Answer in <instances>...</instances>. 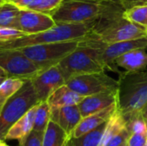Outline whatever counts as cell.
Listing matches in <instances>:
<instances>
[{
    "instance_id": "30",
    "label": "cell",
    "mask_w": 147,
    "mask_h": 146,
    "mask_svg": "<svg viewBox=\"0 0 147 146\" xmlns=\"http://www.w3.org/2000/svg\"><path fill=\"white\" fill-rule=\"evenodd\" d=\"M131 135V133L126 127L124 130H122L120 133H118L116 136H115L106 146H123L127 145V142Z\"/></svg>"
},
{
    "instance_id": "16",
    "label": "cell",
    "mask_w": 147,
    "mask_h": 146,
    "mask_svg": "<svg viewBox=\"0 0 147 146\" xmlns=\"http://www.w3.org/2000/svg\"><path fill=\"white\" fill-rule=\"evenodd\" d=\"M37 105L32 108L29 111H28L20 120H18L9 129L8 133L4 137L3 141L17 140L18 142H21L34 131V118H35Z\"/></svg>"
},
{
    "instance_id": "13",
    "label": "cell",
    "mask_w": 147,
    "mask_h": 146,
    "mask_svg": "<svg viewBox=\"0 0 147 146\" xmlns=\"http://www.w3.org/2000/svg\"><path fill=\"white\" fill-rule=\"evenodd\" d=\"M117 90H110L84 97L78 105L82 118H85L117 103Z\"/></svg>"
},
{
    "instance_id": "43",
    "label": "cell",
    "mask_w": 147,
    "mask_h": 146,
    "mask_svg": "<svg viewBox=\"0 0 147 146\" xmlns=\"http://www.w3.org/2000/svg\"><path fill=\"white\" fill-rule=\"evenodd\" d=\"M146 139H147V133H146Z\"/></svg>"
},
{
    "instance_id": "31",
    "label": "cell",
    "mask_w": 147,
    "mask_h": 146,
    "mask_svg": "<svg viewBox=\"0 0 147 146\" xmlns=\"http://www.w3.org/2000/svg\"><path fill=\"white\" fill-rule=\"evenodd\" d=\"M146 135L131 134L127 142V146H146Z\"/></svg>"
},
{
    "instance_id": "29",
    "label": "cell",
    "mask_w": 147,
    "mask_h": 146,
    "mask_svg": "<svg viewBox=\"0 0 147 146\" xmlns=\"http://www.w3.org/2000/svg\"><path fill=\"white\" fill-rule=\"evenodd\" d=\"M43 133L33 131L26 139L19 142L18 146H42Z\"/></svg>"
},
{
    "instance_id": "33",
    "label": "cell",
    "mask_w": 147,
    "mask_h": 146,
    "mask_svg": "<svg viewBox=\"0 0 147 146\" xmlns=\"http://www.w3.org/2000/svg\"><path fill=\"white\" fill-rule=\"evenodd\" d=\"M140 115H141V117L143 118V120L146 121V123L147 125V104L143 108V109L141 110Z\"/></svg>"
},
{
    "instance_id": "42",
    "label": "cell",
    "mask_w": 147,
    "mask_h": 146,
    "mask_svg": "<svg viewBox=\"0 0 147 146\" xmlns=\"http://www.w3.org/2000/svg\"><path fill=\"white\" fill-rule=\"evenodd\" d=\"M6 1H10V0H6Z\"/></svg>"
},
{
    "instance_id": "38",
    "label": "cell",
    "mask_w": 147,
    "mask_h": 146,
    "mask_svg": "<svg viewBox=\"0 0 147 146\" xmlns=\"http://www.w3.org/2000/svg\"><path fill=\"white\" fill-rule=\"evenodd\" d=\"M6 78H7V77H1V78H0V84H1Z\"/></svg>"
},
{
    "instance_id": "12",
    "label": "cell",
    "mask_w": 147,
    "mask_h": 146,
    "mask_svg": "<svg viewBox=\"0 0 147 146\" xmlns=\"http://www.w3.org/2000/svg\"><path fill=\"white\" fill-rule=\"evenodd\" d=\"M55 24L53 17L48 14L29 9H20L15 28L30 35L47 31L54 27Z\"/></svg>"
},
{
    "instance_id": "32",
    "label": "cell",
    "mask_w": 147,
    "mask_h": 146,
    "mask_svg": "<svg viewBox=\"0 0 147 146\" xmlns=\"http://www.w3.org/2000/svg\"><path fill=\"white\" fill-rule=\"evenodd\" d=\"M120 3L124 8V9L127 10L134 7L146 6L147 5V0H121Z\"/></svg>"
},
{
    "instance_id": "37",
    "label": "cell",
    "mask_w": 147,
    "mask_h": 146,
    "mask_svg": "<svg viewBox=\"0 0 147 146\" xmlns=\"http://www.w3.org/2000/svg\"><path fill=\"white\" fill-rule=\"evenodd\" d=\"M0 146H10V145H7V144L5 143V141H3V140H2V141H1V145H0Z\"/></svg>"
},
{
    "instance_id": "40",
    "label": "cell",
    "mask_w": 147,
    "mask_h": 146,
    "mask_svg": "<svg viewBox=\"0 0 147 146\" xmlns=\"http://www.w3.org/2000/svg\"><path fill=\"white\" fill-rule=\"evenodd\" d=\"M146 146H147V140H146Z\"/></svg>"
},
{
    "instance_id": "19",
    "label": "cell",
    "mask_w": 147,
    "mask_h": 146,
    "mask_svg": "<svg viewBox=\"0 0 147 146\" xmlns=\"http://www.w3.org/2000/svg\"><path fill=\"white\" fill-rule=\"evenodd\" d=\"M71 139L56 123L50 121L42 137V146H64Z\"/></svg>"
},
{
    "instance_id": "17",
    "label": "cell",
    "mask_w": 147,
    "mask_h": 146,
    "mask_svg": "<svg viewBox=\"0 0 147 146\" xmlns=\"http://www.w3.org/2000/svg\"><path fill=\"white\" fill-rule=\"evenodd\" d=\"M115 65L124 69L127 72H139L147 68V52L146 49L139 48L130 51L119 57Z\"/></svg>"
},
{
    "instance_id": "9",
    "label": "cell",
    "mask_w": 147,
    "mask_h": 146,
    "mask_svg": "<svg viewBox=\"0 0 147 146\" xmlns=\"http://www.w3.org/2000/svg\"><path fill=\"white\" fill-rule=\"evenodd\" d=\"M0 67L8 77L32 80L40 70L19 49H0Z\"/></svg>"
},
{
    "instance_id": "27",
    "label": "cell",
    "mask_w": 147,
    "mask_h": 146,
    "mask_svg": "<svg viewBox=\"0 0 147 146\" xmlns=\"http://www.w3.org/2000/svg\"><path fill=\"white\" fill-rule=\"evenodd\" d=\"M127 127L131 134L146 135L147 125L141 115L136 116L127 123Z\"/></svg>"
},
{
    "instance_id": "8",
    "label": "cell",
    "mask_w": 147,
    "mask_h": 146,
    "mask_svg": "<svg viewBox=\"0 0 147 146\" xmlns=\"http://www.w3.org/2000/svg\"><path fill=\"white\" fill-rule=\"evenodd\" d=\"M65 84L83 97L118 89V81L108 76L105 71L73 77Z\"/></svg>"
},
{
    "instance_id": "5",
    "label": "cell",
    "mask_w": 147,
    "mask_h": 146,
    "mask_svg": "<svg viewBox=\"0 0 147 146\" xmlns=\"http://www.w3.org/2000/svg\"><path fill=\"white\" fill-rule=\"evenodd\" d=\"M39 102L31 80H26L24 85L3 107L0 111V140L9 129L28 111Z\"/></svg>"
},
{
    "instance_id": "14",
    "label": "cell",
    "mask_w": 147,
    "mask_h": 146,
    "mask_svg": "<svg viewBox=\"0 0 147 146\" xmlns=\"http://www.w3.org/2000/svg\"><path fill=\"white\" fill-rule=\"evenodd\" d=\"M116 111H117V103H115L102 111L90 114L85 118H82L78 125L72 132L71 138L72 139H78L85 135L86 133L91 132L92 130L96 129L101 125L106 123Z\"/></svg>"
},
{
    "instance_id": "28",
    "label": "cell",
    "mask_w": 147,
    "mask_h": 146,
    "mask_svg": "<svg viewBox=\"0 0 147 146\" xmlns=\"http://www.w3.org/2000/svg\"><path fill=\"white\" fill-rule=\"evenodd\" d=\"M23 32L13 28H0V42H8L25 36Z\"/></svg>"
},
{
    "instance_id": "21",
    "label": "cell",
    "mask_w": 147,
    "mask_h": 146,
    "mask_svg": "<svg viewBox=\"0 0 147 146\" xmlns=\"http://www.w3.org/2000/svg\"><path fill=\"white\" fill-rule=\"evenodd\" d=\"M26 80L7 77L0 84V111L5 103L24 85Z\"/></svg>"
},
{
    "instance_id": "2",
    "label": "cell",
    "mask_w": 147,
    "mask_h": 146,
    "mask_svg": "<svg viewBox=\"0 0 147 146\" xmlns=\"http://www.w3.org/2000/svg\"><path fill=\"white\" fill-rule=\"evenodd\" d=\"M147 104V70L120 73L117 90V110L127 123L140 115Z\"/></svg>"
},
{
    "instance_id": "23",
    "label": "cell",
    "mask_w": 147,
    "mask_h": 146,
    "mask_svg": "<svg viewBox=\"0 0 147 146\" xmlns=\"http://www.w3.org/2000/svg\"><path fill=\"white\" fill-rule=\"evenodd\" d=\"M51 121V108L47 102H40L36 108L34 131L44 133L49 122Z\"/></svg>"
},
{
    "instance_id": "7",
    "label": "cell",
    "mask_w": 147,
    "mask_h": 146,
    "mask_svg": "<svg viewBox=\"0 0 147 146\" xmlns=\"http://www.w3.org/2000/svg\"><path fill=\"white\" fill-rule=\"evenodd\" d=\"M102 4L91 0H64L51 15L55 23H84L95 21Z\"/></svg>"
},
{
    "instance_id": "24",
    "label": "cell",
    "mask_w": 147,
    "mask_h": 146,
    "mask_svg": "<svg viewBox=\"0 0 147 146\" xmlns=\"http://www.w3.org/2000/svg\"><path fill=\"white\" fill-rule=\"evenodd\" d=\"M106 126L107 122L78 139H71V146H99Z\"/></svg>"
},
{
    "instance_id": "20",
    "label": "cell",
    "mask_w": 147,
    "mask_h": 146,
    "mask_svg": "<svg viewBox=\"0 0 147 146\" xmlns=\"http://www.w3.org/2000/svg\"><path fill=\"white\" fill-rule=\"evenodd\" d=\"M127 127V120L122 114L117 110L111 118L107 121V126L99 146H106V145L118 133Z\"/></svg>"
},
{
    "instance_id": "15",
    "label": "cell",
    "mask_w": 147,
    "mask_h": 146,
    "mask_svg": "<svg viewBox=\"0 0 147 146\" xmlns=\"http://www.w3.org/2000/svg\"><path fill=\"white\" fill-rule=\"evenodd\" d=\"M81 120L82 115L78 105L51 110V121L56 123L70 137Z\"/></svg>"
},
{
    "instance_id": "41",
    "label": "cell",
    "mask_w": 147,
    "mask_h": 146,
    "mask_svg": "<svg viewBox=\"0 0 147 146\" xmlns=\"http://www.w3.org/2000/svg\"><path fill=\"white\" fill-rule=\"evenodd\" d=\"M1 141H2V140H0V145H1Z\"/></svg>"
},
{
    "instance_id": "25",
    "label": "cell",
    "mask_w": 147,
    "mask_h": 146,
    "mask_svg": "<svg viewBox=\"0 0 147 146\" xmlns=\"http://www.w3.org/2000/svg\"><path fill=\"white\" fill-rule=\"evenodd\" d=\"M64 0H32L27 9L52 15Z\"/></svg>"
},
{
    "instance_id": "35",
    "label": "cell",
    "mask_w": 147,
    "mask_h": 146,
    "mask_svg": "<svg viewBox=\"0 0 147 146\" xmlns=\"http://www.w3.org/2000/svg\"><path fill=\"white\" fill-rule=\"evenodd\" d=\"M1 77H8V75H7V73L0 67V78Z\"/></svg>"
},
{
    "instance_id": "18",
    "label": "cell",
    "mask_w": 147,
    "mask_h": 146,
    "mask_svg": "<svg viewBox=\"0 0 147 146\" xmlns=\"http://www.w3.org/2000/svg\"><path fill=\"white\" fill-rule=\"evenodd\" d=\"M84 97L71 90L66 84L57 89L47 99L51 110L64 107L77 106Z\"/></svg>"
},
{
    "instance_id": "3",
    "label": "cell",
    "mask_w": 147,
    "mask_h": 146,
    "mask_svg": "<svg viewBox=\"0 0 147 146\" xmlns=\"http://www.w3.org/2000/svg\"><path fill=\"white\" fill-rule=\"evenodd\" d=\"M93 24L94 21L84 23H56L47 31L25 35L8 42H0V49H21L41 44L82 41L91 32Z\"/></svg>"
},
{
    "instance_id": "6",
    "label": "cell",
    "mask_w": 147,
    "mask_h": 146,
    "mask_svg": "<svg viewBox=\"0 0 147 146\" xmlns=\"http://www.w3.org/2000/svg\"><path fill=\"white\" fill-rule=\"evenodd\" d=\"M80 41L41 44L19 49L40 71L57 65L63 59L72 52Z\"/></svg>"
},
{
    "instance_id": "10",
    "label": "cell",
    "mask_w": 147,
    "mask_h": 146,
    "mask_svg": "<svg viewBox=\"0 0 147 146\" xmlns=\"http://www.w3.org/2000/svg\"><path fill=\"white\" fill-rule=\"evenodd\" d=\"M83 43L99 48L100 59L102 65L105 66L106 70L116 71L115 67V59L122 56L123 54L135 49H139V48L147 49V36L137 40H127V41L117 42L109 45L98 44L88 40H83Z\"/></svg>"
},
{
    "instance_id": "39",
    "label": "cell",
    "mask_w": 147,
    "mask_h": 146,
    "mask_svg": "<svg viewBox=\"0 0 147 146\" xmlns=\"http://www.w3.org/2000/svg\"><path fill=\"white\" fill-rule=\"evenodd\" d=\"M5 1H6V0H0V5H1L2 3H4Z\"/></svg>"
},
{
    "instance_id": "4",
    "label": "cell",
    "mask_w": 147,
    "mask_h": 146,
    "mask_svg": "<svg viewBox=\"0 0 147 146\" xmlns=\"http://www.w3.org/2000/svg\"><path fill=\"white\" fill-rule=\"evenodd\" d=\"M65 82L77 76L104 72L106 68L100 59V49L79 42L78 46L59 64Z\"/></svg>"
},
{
    "instance_id": "22",
    "label": "cell",
    "mask_w": 147,
    "mask_h": 146,
    "mask_svg": "<svg viewBox=\"0 0 147 146\" xmlns=\"http://www.w3.org/2000/svg\"><path fill=\"white\" fill-rule=\"evenodd\" d=\"M20 9L9 1L0 5V28H13L19 15Z\"/></svg>"
},
{
    "instance_id": "34",
    "label": "cell",
    "mask_w": 147,
    "mask_h": 146,
    "mask_svg": "<svg viewBox=\"0 0 147 146\" xmlns=\"http://www.w3.org/2000/svg\"><path fill=\"white\" fill-rule=\"evenodd\" d=\"M91 1L99 2V3H102V2H113V3H120V2H121V0H91Z\"/></svg>"
},
{
    "instance_id": "26",
    "label": "cell",
    "mask_w": 147,
    "mask_h": 146,
    "mask_svg": "<svg viewBox=\"0 0 147 146\" xmlns=\"http://www.w3.org/2000/svg\"><path fill=\"white\" fill-rule=\"evenodd\" d=\"M123 16L128 21L147 28V5L127 9L124 11Z\"/></svg>"
},
{
    "instance_id": "44",
    "label": "cell",
    "mask_w": 147,
    "mask_h": 146,
    "mask_svg": "<svg viewBox=\"0 0 147 146\" xmlns=\"http://www.w3.org/2000/svg\"><path fill=\"white\" fill-rule=\"evenodd\" d=\"M123 146H127V145H123Z\"/></svg>"
},
{
    "instance_id": "1",
    "label": "cell",
    "mask_w": 147,
    "mask_h": 146,
    "mask_svg": "<svg viewBox=\"0 0 147 146\" xmlns=\"http://www.w3.org/2000/svg\"><path fill=\"white\" fill-rule=\"evenodd\" d=\"M101 4L92 30L84 40L109 45L146 37V28L126 19L123 16L125 9L120 3L102 2Z\"/></svg>"
},
{
    "instance_id": "36",
    "label": "cell",
    "mask_w": 147,
    "mask_h": 146,
    "mask_svg": "<svg viewBox=\"0 0 147 146\" xmlns=\"http://www.w3.org/2000/svg\"><path fill=\"white\" fill-rule=\"evenodd\" d=\"M64 146H71V138L69 139L66 141V143L65 144V145Z\"/></svg>"
},
{
    "instance_id": "11",
    "label": "cell",
    "mask_w": 147,
    "mask_h": 146,
    "mask_svg": "<svg viewBox=\"0 0 147 146\" xmlns=\"http://www.w3.org/2000/svg\"><path fill=\"white\" fill-rule=\"evenodd\" d=\"M31 82L39 102L47 101L57 89L65 84V79L58 65L40 71Z\"/></svg>"
}]
</instances>
